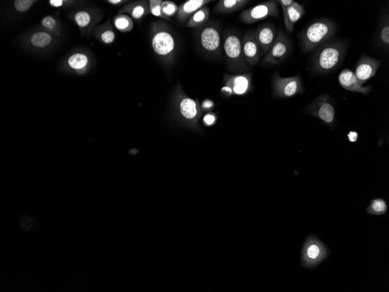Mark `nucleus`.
<instances>
[{"label":"nucleus","instance_id":"16","mask_svg":"<svg viewBox=\"0 0 389 292\" xmlns=\"http://www.w3.org/2000/svg\"><path fill=\"white\" fill-rule=\"evenodd\" d=\"M212 1L210 0H188L183 3L179 7L176 14L178 20L180 22H185L190 19L196 12L200 10Z\"/></svg>","mask_w":389,"mask_h":292},{"label":"nucleus","instance_id":"38","mask_svg":"<svg viewBox=\"0 0 389 292\" xmlns=\"http://www.w3.org/2000/svg\"><path fill=\"white\" fill-rule=\"evenodd\" d=\"M222 92H226V94H228V95H230L232 94L231 89L228 87H226V86L222 88Z\"/></svg>","mask_w":389,"mask_h":292},{"label":"nucleus","instance_id":"6","mask_svg":"<svg viewBox=\"0 0 389 292\" xmlns=\"http://www.w3.org/2000/svg\"><path fill=\"white\" fill-rule=\"evenodd\" d=\"M307 111L330 127L333 128L335 125V109L330 102L328 95H321L317 98L308 107Z\"/></svg>","mask_w":389,"mask_h":292},{"label":"nucleus","instance_id":"9","mask_svg":"<svg viewBox=\"0 0 389 292\" xmlns=\"http://www.w3.org/2000/svg\"><path fill=\"white\" fill-rule=\"evenodd\" d=\"M381 64V61L375 58L364 56L361 57L357 63L355 74L363 85L375 75Z\"/></svg>","mask_w":389,"mask_h":292},{"label":"nucleus","instance_id":"28","mask_svg":"<svg viewBox=\"0 0 389 292\" xmlns=\"http://www.w3.org/2000/svg\"><path fill=\"white\" fill-rule=\"evenodd\" d=\"M75 18L76 23L81 27L87 26L91 20L90 15L84 11L78 12Z\"/></svg>","mask_w":389,"mask_h":292},{"label":"nucleus","instance_id":"26","mask_svg":"<svg viewBox=\"0 0 389 292\" xmlns=\"http://www.w3.org/2000/svg\"><path fill=\"white\" fill-rule=\"evenodd\" d=\"M163 1L161 0H150L149 7L150 11H151L152 15L154 16L163 18V19L170 21L168 18H165L161 12V5Z\"/></svg>","mask_w":389,"mask_h":292},{"label":"nucleus","instance_id":"25","mask_svg":"<svg viewBox=\"0 0 389 292\" xmlns=\"http://www.w3.org/2000/svg\"><path fill=\"white\" fill-rule=\"evenodd\" d=\"M115 26L117 28L121 31H128L131 30L133 27V23L130 18L125 15H121L116 18L115 20Z\"/></svg>","mask_w":389,"mask_h":292},{"label":"nucleus","instance_id":"19","mask_svg":"<svg viewBox=\"0 0 389 292\" xmlns=\"http://www.w3.org/2000/svg\"><path fill=\"white\" fill-rule=\"evenodd\" d=\"M209 8H208L207 6H205V7L196 12L190 18L187 23H186V27L192 28V27H197L202 25L209 20Z\"/></svg>","mask_w":389,"mask_h":292},{"label":"nucleus","instance_id":"34","mask_svg":"<svg viewBox=\"0 0 389 292\" xmlns=\"http://www.w3.org/2000/svg\"><path fill=\"white\" fill-rule=\"evenodd\" d=\"M348 140L351 143H355L358 139V134L356 131H351L347 135Z\"/></svg>","mask_w":389,"mask_h":292},{"label":"nucleus","instance_id":"10","mask_svg":"<svg viewBox=\"0 0 389 292\" xmlns=\"http://www.w3.org/2000/svg\"><path fill=\"white\" fill-rule=\"evenodd\" d=\"M242 49L245 60L248 65L255 66L259 62L260 50L255 39L254 30L245 34L242 41Z\"/></svg>","mask_w":389,"mask_h":292},{"label":"nucleus","instance_id":"27","mask_svg":"<svg viewBox=\"0 0 389 292\" xmlns=\"http://www.w3.org/2000/svg\"><path fill=\"white\" fill-rule=\"evenodd\" d=\"M379 39L382 44L389 47V24L388 20L382 24L379 32Z\"/></svg>","mask_w":389,"mask_h":292},{"label":"nucleus","instance_id":"11","mask_svg":"<svg viewBox=\"0 0 389 292\" xmlns=\"http://www.w3.org/2000/svg\"><path fill=\"white\" fill-rule=\"evenodd\" d=\"M254 33L260 51L263 54H267L277 38L275 27L269 24H263L254 30Z\"/></svg>","mask_w":389,"mask_h":292},{"label":"nucleus","instance_id":"24","mask_svg":"<svg viewBox=\"0 0 389 292\" xmlns=\"http://www.w3.org/2000/svg\"><path fill=\"white\" fill-rule=\"evenodd\" d=\"M88 57L83 54H75L69 58L70 67L75 69H80L87 65Z\"/></svg>","mask_w":389,"mask_h":292},{"label":"nucleus","instance_id":"31","mask_svg":"<svg viewBox=\"0 0 389 292\" xmlns=\"http://www.w3.org/2000/svg\"><path fill=\"white\" fill-rule=\"evenodd\" d=\"M114 33L112 31V30H107V31L104 32L102 35V41L105 42V44H111V43L114 41Z\"/></svg>","mask_w":389,"mask_h":292},{"label":"nucleus","instance_id":"3","mask_svg":"<svg viewBox=\"0 0 389 292\" xmlns=\"http://www.w3.org/2000/svg\"><path fill=\"white\" fill-rule=\"evenodd\" d=\"M328 249L315 236H309L304 244L301 254V263L304 268L317 266L329 256Z\"/></svg>","mask_w":389,"mask_h":292},{"label":"nucleus","instance_id":"32","mask_svg":"<svg viewBox=\"0 0 389 292\" xmlns=\"http://www.w3.org/2000/svg\"><path fill=\"white\" fill-rule=\"evenodd\" d=\"M42 24L45 27H47V28H52L56 24V21L53 19V18L47 16L46 17L43 19L42 20Z\"/></svg>","mask_w":389,"mask_h":292},{"label":"nucleus","instance_id":"4","mask_svg":"<svg viewBox=\"0 0 389 292\" xmlns=\"http://www.w3.org/2000/svg\"><path fill=\"white\" fill-rule=\"evenodd\" d=\"M224 50L229 70L233 72L248 70L242 49V42L238 35L234 33H229L227 35Z\"/></svg>","mask_w":389,"mask_h":292},{"label":"nucleus","instance_id":"22","mask_svg":"<svg viewBox=\"0 0 389 292\" xmlns=\"http://www.w3.org/2000/svg\"><path fill=\"white\" fill-rule=\"evenodd\" d=\"M51 37L46 32H38L33 35L31 38V43L33 46L38 48H44L50 44Z\"/></svg>","mask_w":389,"mask_h":292},{"label":"nucleus","instance_id":"12","mask_svg":"<svg viewBox=\"0 0 389 292\" xmlns=\"http://www.w3.org/2000/svg\"><path fill=\"white\" fill-rule=\"evenodd\" d=\"M152 48L154 51L162 56L171 54L175 50V41L170 33L165 31L158 32L153 38Z\"/></svg>","mask_w":389,"mask_h":292},{"label":"nucleus","instance_id":"17","mask_svg":"<svg viewBox=\"0 0 389 292\" xmlns=\"http://www.w3.org/2000/svg\"><path fill=\"white\" fill-rule=\"evenodd\" d=\"M201 44L205 50L209 52L218 51L220 48V36L218 30L213 27H207L202 30Z\"/></svg>","mask_w":389,"mask_h":292},{"label":"nucleus","instance_id":"35","mask_svg":"<svg viewBox=\"0 0 389 292\" xmlns=\"http://www.w3.org/2000/svg\"><path fill=\"white\" fill-rule=\"evenodd\" d=\"M277 2L280 3L281 8L284 9L290 7L295 1H293V0H279Z\"/></svg>","mask_w":389,"mask_h":292},{"label":"nucleus","instance_id":"8","mask_svg":"<svg viewBox=\"0 0 389 292\" xmlns=\"http://www.w3.org/2000/svg\"><path fill=\"white\" fill-rule=\"evenodd\" d=\"M275 91L279 96L292 97L302 91L301 80L298 75L293 77L282 78L278 73L274 76Z\"/></svg>","mask_w":389,"mask_h":292},{"label":"nucleus","instance_id":"37","mask_svg":"<svg viewBox=\"0 0 389 292\" xmlns=\"http://www.w3.org/2000/svg\"><path fill=\"white\" fill-rule=\"evenodd\" d=\"M50 4L54 6V7H59L63 4V1L61 0H51L50 1Z\"/></svg>","mask_w":389,"mask_h":292},{"label":"nucleus","instance_id":"39","mask_svg":"<svg viewBox=\"0 0 389 292\" xmlns=\"http://www.w3.org/2000/svg\"><path fill=\"white\" fill-rule=\"evenodd\" d=\"M109 2L113 4H117L122 2L121 0H110Z\"/></svg>","mask_w":389,"mask_h":292},{"label":"nucleus","instance_id":"30","mask_svg":"<svg viewBox=\"0 0 389 292\" xmlns=\"http://www.w3.org/2000/svg\"><path fill=\"white\" fill-rule=\"evenodd\" d=\"M131 14L135 19L139 20L146 14V9L144 5H137L134 7Z\"/></svg>","mask_w":389,"mask_h":292},{"label":"nucleus","instance_id":"15","mask_svg":"<svg viewBox=\"0 0 389 292\" xmlns=\"http://www.w3.org/2000/svg\"><path fill=\"white\" fill-rule=\"evenodd\" d=\"M285 27L289 33L293 32L295 24L301 19L305 14L304 7L295 1L290 7L282 9Z\"/></svg>","mask_w":389,"mask_h":292},{"label":"nucleus","instance_id":"36","mask_svg":"<svg viewBox=\"0 0 389 292\" xmlns=\"http://www.w3.org/2000/svg\"><path fill=\"white\" fill-rule=\"evenodd\" d=\"M213 106L212 101L210 100L205 101L203 103V107L204 109H209Z\"/></svg>","mask_w":389,"mask_h":292},{"label":"nucleus","instance_id":"20","mask_svg":"<svg viewBox=\"0 0 389 292\" xmlns=\"http://www.w3.org/2000/svg\"><path fill=\"white\" fill-rule=\"evenodd\" d=\"M180 108L182 115L185 119H194L198 115L197 103L190 98H185L181 101Z\"/></svg>","mask_w":389,"mask_h":292},{"label":"nucleus","instance_id":"13","mask_svg":"<svg viewBox=\"0 0 389 292\" xmlns=\"http://www.w3.org/2000/svg\"><path fill=\"white\" fill-rule=\"evenodd\" d=\"M339 82L342 87L348 91L367 95L371 91L369 87H364L355 75L354 72L345 69L339 75Z\"/></svg>","mask_w":389,"mask_h":292},{"label":"nucleus","instance_id":"23","mask_svg":"<svg viewBox=\"0 0 389 292\" xmlns=\"http://www.w3.org/2000/svg\"><path fill=\"white\" fill-rule=\"evenodd\" d=\"M160 8L162 14L169 20L170 17L176 15L179 10V7L176 3L171 1H163Z\"/></svg>","mask_w":389,"mask_h":292},{"label":"nucleus","instance_id":"1","mask_svg":"<svg viewBox=\"0 0 389 292\" xmlns=\"http://www.w3.org/2000/svg\"><path fill=\"white\" fill-rule=\"evenodd\" d=\"M346 49L347 46L342 42L323 44L318 49L312 60V69L319 73L333 72L342 63Z\"/></svg>","mask_w":389,"mask_h":292},{"label":"nucleus","instance_id":"18","mask_svg":"<svg viewBox=\"0 0 389 292\" xmlns=\"http://www.w3.org/2000/svg\"><path fill=\"white\" fill-rule=\"evenodd\" d=\"M249 2L247 0H220L214 7V11L218 13L230 14L240 10Z\"/></svg>","mask_w":389,"mask_h":292},{"label":"nucleus","instance_id":"33","mask_svg":"<svg viewBox=\"0 0 389 292\" xmlns=\"http://www.w3.org/2000/svg\"><path fill=\"white\" fill-rule=\"evenodd\" d=\"M215 116L212 115V114H207V115L204 117V122L208 125H212L214 124V122H215Z\"/></svg>","mask_w":389,"mask_h":292},{"label":"nucleus","instance_id":"2","mask_svg":"<svg viewBox=\"0 0 389 292\" xmlns=\"http://www.w3.org/2000/svg\"><path fill=\"white\" fill-rule=\"evenodd\" d=\"M337 31V26L333 21L327 19L315 21L304 30L300 35L303 51L313 50L318 46L326 42Z\"/></svg>","mask_w":389,"mask_h":292},{"label":"nucleus","instance_id":"7","mask_svg":"<svg viewBox=\"0 0 389 292\" xmlns=\"http://www.w3.org/2000/svg\"><path fill=\"white\" fill-rule=\"evenodd\" d=\"M291 44L289 38L282 32L280 31L277 35L276 39L270 51L263 58V64L275 65L282 62L289 55Z\"/></svg>","mask_w":389,"mask_h":292},{"label":"nucleus","instance_id":"21","mask_svg":"<svg viewBox=\"0 0 389 292\" xmlns=\"http://www.w3.org/2000/svg\"><path fill=\"white\" fill-rule=\"evenodd\" d=\"M387 204L384 199L378 198L370 201L366 209L367 213L372 215H382L387 213Z\"/></svg>","mask_w":389,"mask_h":292},{"label":"nucleus","instance_id":"29","mask_svg":"<svg viewBox=\"0 0 389 292\" xmlns=\"http://www.w3.org/2000/svg\"><path fill=\"white\" fill-rule=\"evenodd\" d=\"M33 2L32 0H17V1H15L14 5L17 10L23 12L28 10Z\"/></svg>","mask_w":389,"mask_h":292},{"label":"nucleus","instance_id":"5","mask_svg":"<svg viewBox=\"0 0 389 292\" xmlns=\"http://www.w3.org/2000/svg\"><path fill=\"white\" fill-rule=\"evenodd\" d=\"M278 15L279 8L277 1H269L260 3L242 12L240 19L245 24H252L269 17H278Z\"/></svg>","mask_w":389,"mask_h":292},{"label":"nucleus","instance_id":"14","mask_svg":"<svg viewBox=\"0 0 389 292\" xmlns=\"http://www.w3.org/2000/svg\"><path fill=\"white\" fill-rule=\"evenodd\" d=\"M226 87L231 89L236 95H243L249 90L251 87V73H244L235 75H226Z\"/></svg>","mask_w":389,"mask_h":292}]
</instances>
